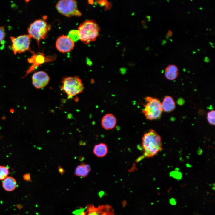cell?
<instances>
[{"instance_id":"17","label":"cell","mask_w":215,"mask_h":215,"mask_svg":"<svg viewBox=\"0 0 215 215\" xmlns=\"http://www.w3.org/2000/svg\"><path fill=\"white\" fill-rule=\"evenodd\" d=\"M89 173L86 168L81 164L76 168L74 174L77 176L84 178L88 175Z\"/></svg>"},{"instance_id":"6","label":"cell","mask_w":215,"mask_h":215,"mask_svg":"<svg viewBox=\"0 0 215 215\" xmlns=\"http://www.w3.org/2000/svg\"><path fill=\"white\" fill-rule=\"evenodd\" d=\"M56 8L60 13L67 17L82 16L78 9L77 2L75 0H60L56 4Z\"/></svg>"},{"instance_id":"8","label":"cell","mask_w":215,"mask_h":215,"mask_svg":"<svg viewBox=\"0 0 215 215\" xmlns=\"http://www.w3.org/2000/svg\"><path fill=\"white\" fill-rule=\"evenodd\" d=\"M86 209L87 215H115L114 209L108 205H102L95 207L92 204L87 205Z\"/></svg>"},{"instance_id":"18","label":"cell","mask_w":215,"mask_h":215,"mask_svg":"<svg viewBox=\"0 0 215 215\" xmlns=\"http://www.w3.org/2000/svg\"><path fill=\"white\" fill-rule=\"evenodd\" d=\"M68 36L74 42L79 39V32L78 30H72L68 34Z\"/></svg>"},{"instance_id":"30","label":"cell","mask_w":215,"mask_h":215,"mask_svg":"<svg viewBox=\"0 0 215 215\" xmlns=\"http://www.w3.org/2000/svg\"><path fill=\"white\" fill-rule=\"evenodd\" d=\"M10 112L11 113L13 112H14V110L13 109H11L10 110Z\"/></svg>"},{"instance_id":"2","label":"cell","mask_w":215,"mask_h":215,"mask_svg":"<svg viewBox=\"0 0 215 215\" xmlns=\"http://www.w3.org/2000/svg\"><path fill=\"white\" fill-rule=\"evenodd\" d=\"M78 30L79 39L85 44L95 41L100 31L98 24L93 20H87L83 22L79 25Z\"/></svg>"},{"instance_id":"10","label":"cell","mask_w":215,"mask_h":215,"mask_svg":"<svg viewBox=\"0 0 215 215\" xmlns=\"http://www.w3.org/2000/svg\"><path fill=\"white\" fill-rule=\"evenodd\" d=\"M32 83L34 87L37 89H42L48 84L50 78L48 75L43 71L35 73L32 76Z\"/></svg>"},{"instance_id":"28","label":"cell","mask_w":215,"mask_h":215,"mask_svg":"<svg viewBox=\"0 0 215 215\" xmlns=\"http://www.w3.org/2000/svg\"><path fill=\"white\" fill-rule=\"evenodd\" d=\"M104 194V193L103 191H101L99 193V195L101 197Z\"/></svg>"},{"instance_id":"5","label":"cell","mask_w":215,"mask_h":215,"mask_svg":"<svg viewBox=\"0 0 215 215\" xmlns=\"http://www.w3.org/2000/svg\"><path fill=\"white\" fill-rule=\"evenodd\" d=\"M50 27L44 19L36 20L29 26L27 29L28 34L31 38L36 40L39 45L40 41L44 39L46 36Z\"/></svg>"},{"instance_id":"22","label":"cell","mask_w":215,"mask_h":215,"mask_svg":"<svg viewBox=\"0 0 215 215\" xmlns=\"http://www.w3.org/2000/svg\"><path fill=\"white\" fill-rule=\"evenodd\" d=\"M5 29L4 27L0 26V41H2L5 37Z\"/></svg>"},{"instance_id":"24","label":"cell","mask_w":215,"mask_h":215,"mask_svg":"<svg viewBox=\"0 0 215 215\" xmlns=\"http://www.w3.org/2000/svg\"><path fill=\"white\" fill-rule=\"evenodd\" d=\"M30 174H26L24 175L23 176L24 180L27 181H30Z\"/></svg>"},{"instance_id":"16","label":"cell","mask_w":215,"mask_h":215,"mask_svg":"<svg viewBox=\"0 0 215 215\" xmlns=\"http://www.w3.org/2000/svg\"><path fill=\"white\" fill-rule=\"evenodd\" d=\"M16 182L13 177H7L4 179L2 182V186L6 191H10L14 190L16 187Z\"/></svg>"},{"instance_id":"20","label":"cell","mask_w":215,"mask_h":215,"mask_svg":"<svg viewBox=\"0 0 215 215\" xmlns=\"http://www.w3.org/2000/svg\"><path fill=\"white\" fill-rule=\"evenodd\" d=\"M9 173V170L7 167L0 166V180L4 179L7 178Z\"/></svg>"},{"instance_id":"25","label":"cell","mask_w":215,"mask_h":215,"mask_svg":"<svg viewBox=\"0 0 215 215\" xmlns=\"http://www.w3.org/2000/svg\"><path fill=\"white\" fill-rule=\"evenodd\" d=\"M58 171L59 173L62 175H63L64 174L65 172L64 169L62 167L59 166L58 168Z\"/></svg>"},{"instance_id":"29","label":"cell","mask_w":215,"mask_h":215,"mask_svg":"<svg viewBox=\"0 0 215 215\" xmlns=\"http://www.w3.org/2000/svg\"><path fill=\"white\" fill-rule=\"evenodd\" d=\"M88 2H89V3L90 4H93V1L92 0L89 1Z\"/></svg>"},{"instance_id":"14","label":"cell","mask_w":215,"mask_h":215,"mask_svg":"<svg viewBox=\"0 0 215 215\" xmlns=\"http://www.w3.org/2000/svg\"><path fill=\"white\" fill-rule=\"evenodd\" d=\"M178 69L174 64H170L165 69L164 75L166 78L170 80H173L178 75Z\"/></svg>"},{"instance_id":"11","label":"cell","mask_w":215,"mask_h":215,"mask_svg":"<svg viewBox=\"0 0 215 215\" xmlns=\"http://www.w3.org/2000/svg\"><path fill=\"white\" fill-rule=\"evenodd\" d=\"M33 53V55L28 59V62L33 64L32 65L27 71L26 74L22 78H24L30 72L33 71L36 67L45 62L46 59L43 54H35Z\"/></svg>"},{"instance_id":"27","label":"cell","mask_w":215,"mask_h":215,"mask_svg":"<svg viewBox=\"0 0 215 215\" xmlns=\"http://www.w3.org/2000/svg\"><path fill=\"white\" fill-rule=\"evenodd\" d=\"M170 203L172 205H175L176 203V202L175 201V199L173 198H172L170 200Z\"/></svg>"},{"instance_id":"1","label":"cell","mask_w":215,"mask_h":215,"mask_svg":"<svg viewBox=\"0 0 215 215\" xmlns=\"http://www.w3.org/2000/svg\"><path fill=\"white\" fill-rule=\"evenodd\" d=\"M142 146L143 154L138 161L143 158L152 157L162 150L161 137L154 130L150 129L142 137Z\"/></svg>"},{"instance_id":"15","label":"cell","mask_w":215,"mask_h":215,"mask_svg":"<svg viewBox=\"0 0 215 215\" xmlns=\"http://www.w3.org/2000/svg\"><path fill=\"white\" fill-rule=\"evenodd\" d=\"M93 153L98 157H103L106 156L108 152L106 145L101 143L95 145L93 149Z\"/></svg>"},{"instance_id":"4","label":"cell","mask_w":215,"mask_h":215,"mask_svg":"<svg viewBox=\"0 0 215 215\" xmlns=\"http://www.w3.org/2000/svg\"><path fill=\"white\" fill-rule=\"evenodd\" d=\"M61 82V88L69 98L82 92L84 89L81 79L77 76L64 77Z\"/></svg>"},{"instance_id":"21","label":"cell","mask_w":215,"mask_h":215,"mask_svg":"<svg viewBox=\"0 0 215 215\" xmlns=\"http://www.w3.org/2000/svg\"><path fill=\"white\" fill-rule=\"evenodd\" d=\"M85 208H81L79 209H76L72 212V213L75 215H85L86 212L85 211Z\"/></svg>"},{"instance_id":"26","label":"cell","mask_w":215,"mask_h":215,"mask_svg":"<svg viewBox=\"0 0 215 215\" xmlns=\"http://www.w3.org/2000/svg\"><path fill=\"white\" fill-rule=\"evenodd\" d=\"M81 164L86 168L89 172L91 171V167L89 165L85 164L84 162L82 163Z\"/></svg>"},{"instance_id":"3","label":"cell","mask_w":215,"mask_h":215,"mask_svg":"<svg viewBox=\"0 0 215 215\" xmlns=\"http://www.w3.org/2000/svg\"><path fill=\"white\" fill-rule=\"evenodd\" d=\"M145 103L142 110L147 119L152 120L160 118L163 110L160 100L156 98L147 96L145 98Z\"/></svg>"},{"instance_id":"19","label":"cell","mask_w":215,"mask_h":215,"mask_svg":"<svg viewBox=\"0 0 215 215\" xmlns=\"http://www.w3.org/2000/svg\"><path fill=\"white\" fill-rule=\"evenodd\" d=\"M215 111L212 110L208 112L207 113V119L208 122L211 125H215Z\"/></svg>"},{"instance_id":"23","label":"cell","mask_w":215,"mask_h":215,"mask_svg":"<svg viewBox=\"0 0 215 215\" xmlns=\"http://www.w3.org/2000/svg\"><path fill=\"white\" fill-rule=\"evenodd\" d=\"M97 3L101 6H105L108 2L107 0H99L96 1Z\"/></svg>"},{"instance_id":"9","label":"cell","mask_w":215,"mask_h":215,"mask_svg":"<svg viewBox=\"0 0 215 215\" xmlns=\"http://www.w3.org/2000/svg\"><path fill=\"white\" fill-rule=\"evenodd\" d=\"M75 43L67 36L62 35L57 39L56 43V48L59 52L67 53L70 52L73 48Z\"/></svg>"},{"instance_id":"13","label":"cell","mask_w":215,"mask_h":215,"mask_svg":"<svg viewBox=\"0 0 215 215\" xmlns=\"http://www.w3.org/2000/svg\"><path fill=\"white\" fill-rule=\"evenodd\" d=\"M161 104L163 111L165 112H170L176 108V104L174 100L170 96H165Z\"/></svg>"},{"instance_id":"12","label":"cell","mask_w":215,"mask_h":215,"mask_svg":"<svg viewBox=\"0 0 215 215\" xmlns=\"http://www.w3.org/2000/svg\"><path fill=\"white\" fill-rule=\"evenodd\" d=\"M117 123V119L112 114L107 113L104 115L101 121V125L103 128L106 130L113 129Z\"/></svg>"},{"instance_id":"7","label":"cell","mask_w":215,"mask_h":215,"mask_svg":"<svg viewBox=\"0 0 215 215\" xmlns=\"http://www.w3.org/2000/svg\"><path fill=\"white\" fill-rule=\"evenodd\" d=\"M12 48L15 54L29 50L31 38L28 34L21 35L16 37L10 36Z\"/></svg>"}]
</instances>
